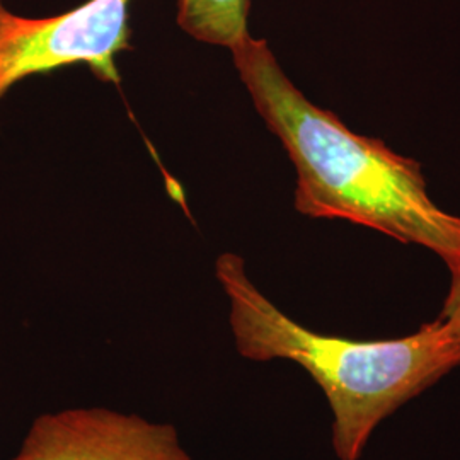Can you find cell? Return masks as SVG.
Here are the masks:
<instances>
[{"instance_id": "obj_6", "label": "cell", "mask_w": 460, "mask_h": 460, "mask_svg": "<svg viewBox=\"0 0 460 460\" xmlns=\"http://www.w3.org/2000/svg\"><path fill=\"white\" fill-rule=\"evenodd\" d=\"M438 319L445 323V326L452 332V336L460 346V273L452 275L450 288L445 296L444 309Z\"/></svg>"}, {"instance_id": "obj_1", "label": "cell", "mask_w": 460, "mask_h": 460, "mask_svg": "<svg viewBox=\"0 0 460 460\" xmlns=\"http://www.w3.org/2000/svg\"><path fill=\"white\" fill-rule=\"evenodd\" d=\"M230 51L256 111L296 167L298 214L349 220L427 247L450 275L460 273V217L429 198L418 161L315 106L281 70L268 41L249 34Z\"/></svg>"}, {"instance_id": "obj_3", "label": "cell", "mask_w": 460, "mask_h": 460, "mask_svg": "<svg viewBox=\"0 0 460 460\" xmlns=\"http://www.w3.org/2000/svg\"><path fill=\"white\" fill-rule=\"evenodd\" d=\"M132 2L87 0L58 16L24 17L0 0V99L28 77L72 66L118 85L116 57L132 49Z\"/></svg>"}, {"instance_id": "obj_4", "label": "cell", "mask_w": 460, "mask_h": 460, "mask_svg": "<svg viewBox=\"0 0 460 460\" xmlns=\"http://www.w3.org/2000/svg\"><path fill=\"white\" fill-rule=\"evenodd\" d=\"M11 460H191L176 428L108 408L38 416Z\"/></svg>"}, {"instance_id": "obj_5", "label": "cell", "mask_w": 460, "mask_h": 460, "mask_svg": "<svg viewBox=\"0 0 460 460\" xmlns=\"http://www.w3.org/2000/svg\"><path fill=\"white\" fill-rule=\"evenodd\" d=\"M249 0H178V24L198 41L234 49L249 36Z\"/></svg>"}, {"instance_id": "obj_2", "label": "cell", "mask_w": 460, "mask_h": 460, "mask_svg": "<svg viewBox=\"0 0 460 460\" xmlns=\"http://www.w3.org/2000/svg\"><path fill=\"white\" fill-rule=\"evenodd\" d=\"M215 277L229 298L237 353L251 362L302 367L332 411V448L358 460L376 428L460 367V346L440 319L393 340H351L298 324L247 277L239 254L224 252Z\"/></svg>"}]
</instances>
